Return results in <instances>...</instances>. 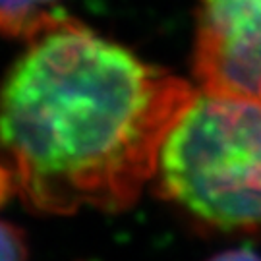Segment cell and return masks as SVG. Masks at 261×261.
<instances>
[{
	"label": "cell",
	"mask_w": 261,
	"mask_h": 261,
	"mask_svg": "<svg viewBox=\"0 0 261 261\" xmlns=\"http://www.w3.org/2000/svg\"><path fill=\"white\" fill-rule=\"evenodd\" d=\"M196 89L62 19L0 87V168L29 211L118 213L153 182L159 153Z\"/></svg>",
	"instance_id": "cell-1"
},
{
	"label": "cell",
	"mask_w": 261,
	"mask_h": 261,
	"mask_svg": "<svg viewBox=\"0 0 261 261\" xmlns=\"http://www.w3.org/2000/svg\"><path fill=\"white\" fill-rule=\"evenodd\" d=\"M153 184L199 232L261 236V105L197 95L168 132Z\"/></svg>",
	"instance_id": "cell-2"
},
{
	"label": "cell",
	"mask_w": 261,
	"mask_h": 261,
	"mask_svg": "<svg viewBox=\"0 0 261 261\" xmlns=\"http://www.w3.org/2000/svg\"><path fill=\"white\" fill-rule=\"evenodd\" d=\"M192 66L203 93L261 105V0H199Z\"/></svg>",
	"instance_id": "cell-3"
},
{
	"label": "cell",
	"mask_w": 261,
	"mask_h": 261,
	"mask_svg": "<svg viewBox=\"0 0 261 261\" xmlns=\"http://www.w3.org/2000/svg\"><path fill=\"white\" fill-rule=\"evenodd\" d=\"M58 0H0V35L16 39L37 37L66 19L56 12Z\"/></svg>",
	"instance_id": "cell-4"
},
{
	"label": "cell",
	"mask_w": 261,
	"mask_h": 261,
	"mask_svg": "<svg viewBox=\"0 0 261 261\" xmlns=\"http://www.w3.org/2000/svg\"><path fill=\"white\" fill-rule=\"evenodd\" d=\"M25 234L16 224L0 219V261H28Z\"/></svg>",
	"instance_id": "cell-5"
},
{
	"label": "cell",
	"mask_w": 261,
	"mask_h": 261,
	"mask_svg": "<svg viewBox=\"0 0 261 261\" xmlns=\"http://www.w3.org/2000/svg\"><path fill=\"white\" fill-rule=\"evenodd\" d=\"M207 261H261V255L252 248H232L209 257Z\"/></svg>",
	"instance_id": "cell-6"
}]
</instances>
